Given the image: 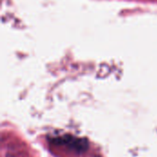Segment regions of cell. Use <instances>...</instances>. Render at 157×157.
I'll return each mask as SVG.
<instances>
[]
</instances>
